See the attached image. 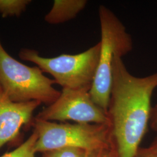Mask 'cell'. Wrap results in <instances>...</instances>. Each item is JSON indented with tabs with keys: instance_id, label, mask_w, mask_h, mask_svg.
<instances>
[{
	"instance_id": "1",
	"label": "cell",
	"mask_w": 157,
	"mask_h": 157,
	"mask_svg": "<svg viewBox=\"0 0 157 157\" xmlns=\"http://www.w3.org/2000/svg\"><path fill=\"white\" fill-rule=\"evenodd\" d=\"M157 88V72L144 77L130 73L122 58L115 56L107 115L117 157H135L146 135Z\"/></svg>"
},
{
	"instance_id": "2",
	"label": "cell",
	"mask_w": 157,
	"mask_h": 157,
	"mask_svg": "<svg viewBox=\"0 0 157 157\" xmlns=\"http://www.w3.org/2000/svg\"><path fill=\"white\" fill-rule=\"evenodd\" d=\"M101 49L95 78L90 91L92 100L107 113L112 79V63L115 56L123 57L133 48V41L124 23L106 6L98 7Z\"/></svg>"
},
{
	"instance_id": "3",
	"label": "cell",
	"mask_w": 157,
	"mask_h": 157,
	"mask_svg": "<svg viewBox=\"0 0 157 157\" xmlns=\"http://www.w3.org/2000/svg\"><path fill=\"white\" fill-rule=\"evenodd\" d=\"M32 126L37 135L36 153L65 147L116 150L109 124L57 123L34 117Z\"/></svg>"
},
{
	"instance_id": "4",
	"label": "cell",
	"mask_w": 157,
	"mask_h": 157,
	"mask_svg": "<svg viewBox=\"0 0 157 157\" xmlns=\"http://www.w3.org/2000/svg\"><path fill=\"white\" fill-rule=\"evenodd\" d=\"M101 49L100 41L87 50L76 54H62L47 58L36 50L23 48L19 57L32 62L44 72L52 77L56 84L62 89H85L90 91L98 65Z\"/></svg>"
},
{
	"instance_id": "5",
	"label": "cell",
	"mask_w": 157,
	"mask_h": 157,
	"mask_svg": "<svg viewBox=\"0 0 157 157\" xmlns=\"http://www.w3.org/2000/svg\"><path fill=\"white\" fill-rule=\"evenodd\" d=\"M55 84L39 67H29L12 57L0 37V86L12 101H37L49 105L61 94L54 87Z\"/></svg>"
},
{
	"instance_id": "6",
	"label": "cell",
	"mask_w": 157,
	"mask_h": 157,
	"mask_svg": "<svg viewBox=\"0 0 157 157\" xmlns=\"http://www.w3.org/2000/svg\"><path fill=\"white\" fill-rule=\"evenodd\" d=\"M35 118L56 122L109 124L107 113L92 100L90 91L62 89L56 101L43 108Z\"/></svg>"
},
{
	"instance_id": "7",
	"label": "cell",
	"mask_w": 157,
	"mask_h": 157,
	"mask_svg": "<svg viewBox=\"0 0 157 157\" xmlns=\"http://www.w3.org/2000/svg\"><path fill=\"white\" fill-rule=\"evenodd\" d=\"M41 103L12 101L0 86V150L14 140L24 127L32 126L34 113Z\"/></svg>"
},
{
	"instance_id": "8",
	"label": "cell",
	"mask_w": 157,
	"mask_h": 157,
	"mask_svg": "<svg viewBox=\"0 0 157 157\" xmlns=\"http://www.w3.org/2000/svg\"><path fill=\"white\" fill-rule=\"evenodd\" d=\"M87 3V0H55L44 21L50 25L67 22L77 17Z\"/></svg>"
},
{
	"instance_id": "9",
	"label": "cell",
	"mask_w": 157,
	"mask_h": 157,
	"mask_svg": "<svg viewBox=\"0 0 157 157\" xmlns=\"http://www.w3.org/2000/svg\"><path fill=\"white\" fill-rule=\"evenodd\" d=\"M112 150H89L75 147H65L44 152L41 157H101ZM116 151V150H115Z\"/></svg>"
},
{
	"instance_id": "10",
	"label": "cell",
	"mask_w": 157,
	"mask_h": 157,
	"mask_svg": "<svg viewBox=\"0 0 157 157\" xmlns=\"http://www.w3.org/2000/svg\"><path fill=\"white\" fill-rule=\"evenodd\" d=\"M31 2V0H0V15L3 18L20 17Z\"/></svg>"
},
{
	"instance_id": "11",
	"label": "cell",
	"mask_w": 157,
	"mask_h": 157,
	"mask_svg": "<svg viewBox=\"0 0 157 157\" xmlns=\"http://www.w3.org/2000/svg\"><path fill=\"white\" fill-rule=\"evenodd\" d=\"M37 140V133L33 130L28 139L14 150L7 152L0 157H36L35 144Z\"/></svg>"
},
{
	"instance_id": "12",
	"label": "cell",
	"mask_w": 157,
	"mask_h": 157,
	"mask_svg": "<svg viewBox=\"0 0 157 157\" xmlns=\"http://www.w3.org/2000/svg\"><path fill=\"white\" fill-rule=\"evenodd\" d=\"M149 125L152 130L157 132V104L152 107Z\"/></svg>"
},
{
	"instance_id": "13",
	"label": "cell",
	"mask_w": 157,
	"mask_h": 157,
	"mask_svg": "<svg viewBox=\"0 0 157 157\" xmlns=\"http://www.w3.org/2000/svg\"><path fill=\"white\" fill-rule=\"evenodd\" d=\"M145 151L151 153H157V135L151 144L146 148H142Z\"/></svg>"
},
{
	"instance_id": "14",
	"label": "cell",
	"mask_w": 157,
	"mask_h": 157,
	"mask_svg": "<svg viewBox=\"0 0 157 157\" xmlns=\"http://www.w3.org/2000/svg\"><path fill=\"white\" fill-rule=\"evenodd\" d=\"M135 157H157V153L148 152L145 151L142 148H140Z\"/></svg>"
},
{
	"instance_id": "15",
	"label": "cell",
	"mask_w": 157,
	"mask_h": 157,
	"mask_svg": "<svg viewBox=\"0 0 157 157\" xmlns=\"http://www.w3.org/2000/svg\"><path fill=\"white\" fill-rule=\"evenodd\" d=\"M101 157H117L116 151L112 150V151L107 152L105 154H104Z\"/></svg>"
}]
</instances>
